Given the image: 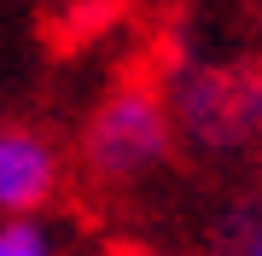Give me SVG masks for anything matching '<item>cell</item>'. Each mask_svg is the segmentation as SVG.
<instances>
[{
	"instance_id": "6da1fadb",
	"label": "cell",
	"mask_w": 262,
	"mask_h": 256,
	"mask_svg": "<svg viewBox=\"0 0 262 256\" xmlns=\"http://www.w3.org/2000/svg\"><path fill=\"white\" fill-rule=\"evenodd\" d=\"M175 152L181 146L169 105L158 94V76H117L94 99V111L82 117V134H76V163L105 192H128L151 180L158 169H169Z\"/></svg>"
},
{
	"instance_id": "7a4b0ae2",
	"label": "cell",
	"mask_w": 262,
	"mask_h": 256,
	"mask_svg": "<svg viewBox=\"0 0 262 256\" xmlns=\"http://www.w3.org/2000/svg\"><path fill=\"white\" fill-rule=\"evenodd\" d=\"M158 94L175 123V146H192L204 157H233L245 146H256L251 117H245V64L175 53L158 70Z\"/></svg>"
},
{
	"instance_id": "3957f363",
	"label": "cell",
	"mask_w": 262,
	"mask_h": 256,
	"mask_svg": "<svg viewBox=\"0 0 262 256\" xmlns=\"http://www.w3.org/2000/svg\"><path fill=\"white\" fill-rule=\"evenodd\" d=\"M64 146L35 123H0V221L41 216L64 192Z\"/></svg>"
},
{
	"instance_id": "277c9868",
	"label": "cell",
	"mask_w": 262,
	"mask_h": 256,
	"mask_svg": "<svg viewBox=\"0 0 262 256\" xmlns=\"http://www.w3.org/2000/svg\"><path fill=\"white\" fill-rule=\"evenodd\" d=\"M0 256H58V245H53V227H47L41 216L0 221Z\"/></svg>"
},
{
	"instance_id": "5b68a950",
	"label": "cell",
	"mask_w": 262,
	"mask_h": 256,
	"mask_svg": "<svg viewBox=\"0 0 262 256\" xmlns=\"http://www.w3.org/2000/svg\"><path fill=\"white\" fill-rule=\"evenodd\" d=\"M227 256H262V210H239L227 221Z\"/></svg>"
},
{
	"instance_id": "8992f818",
	"label": "cell",
	"mask_w": 262,
	"mask_h": 256,
	"mask_svg": "<svg viewBox=\"0 0 262 256\" xmlns=\"http://www.w3.org/2000/svg\"><path fill=\"white\" fill-rule=\"evenodd\" d=\"M245 117H251V140L262 146V64H245Z\"/></svg>"
},
{
	"instance_id": "52a82bcc",
	"label": "cell",
	"mask_w": 262,
	"mask_h": 256,
	"mask_svg": "<svg viewBox=\"0 0 262 256\" xmlns=\"http://www.w3.org/2000/svg\"><path fill=\"white\" fill-rule=\"evenodd\" d=\"M105 256H158V250H146V245H117V250H105Z\"/></svg>"
},
{
	"instance_id": "ba28073f",
	"label": "cell",
	"mask_w": 262,
	"mask_h": 256,
	"mask_svg": "<svg viewBox=\"0 0 262 256\" xmlns=\"http://www.w3.org/2000/svg\"><path fill=\"white\" fill-rule=\"evenodd\" d=\"M76 6H111V0H76Z\"/></svg>"
},
{
	"instance_id": "9c48e42d",
	"label": "cell",
	"mask_w": 262,
	"mask_h": 256,
	"mask_svg": "<svg viewBox=\"0 0 262 256\" xmlns=\"http://www.w3.org/2000/svg\"><path fill=\"white\" fill-rule=\"evenodd\" d=\"M256 18H262V0H256Z\"/></svg>"
}]
</instances>
